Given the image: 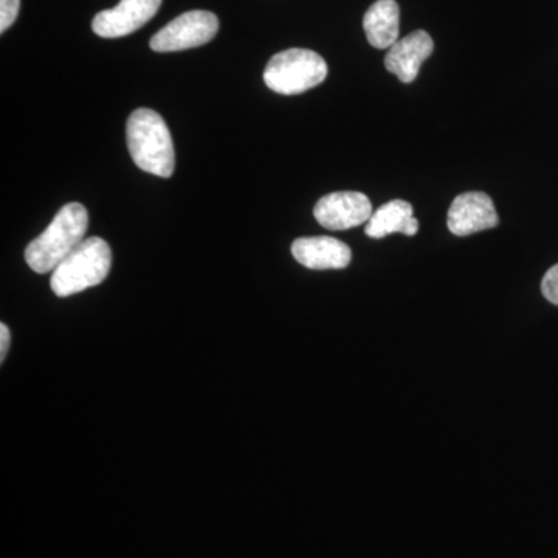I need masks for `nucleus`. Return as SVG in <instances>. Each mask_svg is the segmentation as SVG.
<instances>
[{
    "mask_svg": "<svg viewBox=\"0 0 558 558\" xmlns=\"http://www.w3.org/2000/svg\"><path fill=\"white\" fill-rule=\"evenodd\" d=\"M89 215L84 205H64L51 220L50 226L25 248V260L33 271L39 275L49 274L68 258L81 242L84 241Z\"/></svg>",
    "mask_w": 558,
    "mask_h": 558,
    "instance_id": "1",
    "label": "nucleus"
},
{
    "mask_svg": "<svg viewBox=\"0 0 558 558\" xmlns=\"http://www.w3.org/2000/svg\"><path fill=\"white\" fill-rule=\"evenodd\" d=\"M128 149L140 170L171 178L175 168L174 145L167 123L156 110L137 109L126 126Z\"/></svg>",
    "mask_w": 558,
    "mask_h": 558,
    "instance_id": "2",
    "label": "nucleus"
},
{
    "mask_svg": "<svg viewBox=\"0 0 558 558\" xmlns=\"http://www.w3.org/2000/svg\"><path fill=\"white\" fill-rule=\"evenodd\" d=\"M112 252L101 238H89L62 260L51 274L50 286L60 299L95 288L108 278Z\"/></svg>",
    "mask_w": 558,
    "mask_h": 558,
    "instance_id": "3",
    "label": "nucleus"
},
{
    "mask_svg": "<svg viewBox=\"0 0 558 558\" xmlns=\"http://www.w3.org/2000/svg\"><path fill=\"white\" fill-rule=\"evenodd\" d=\"M328 76V64L315 51L289 49L275 54L264 72V83L281 95H300L319 86Z\"/></svg>",
    "mask_w": 558,
    "mask_h": 558,
    "instance_id": "4",
    "label": "nucleus"
},
{
    "mask_svg": "<svg viewBox=\"0 0 558 558\" xmlns=\"http://www.w3.org/2000/svg\"><path fill=\"white\" fill-rule=\"evenodd\" d=\"M219 32V20L215 13L205 10L180 14L150 39V49L157 53H171L205 46Z\"/></svg>",
    "mask_w": 558,
    "mask_h": 558,
    "instance_id": "5",
    "label": "nucleus"
},
{
    "mask_svg": "<svg viewBox=\"0 0 558 558\" xmlns=\"http://www.w3.org/2000/svg\"><path fill=\"white\" fill-rule=\"evenodd\" d=\"M314 216L325 229L349 230L368 222L373 216V205L365 194L339 191L322 197L315 205Z\"/></svg>",
    "mask_w": 558,
    "mask_h": 558,
    "instance_id": "6",
    "label": "nucleus"
},
{
    "mask_svg": "<svg viewBox=\"0 0 558 558\" xmlns=\"http://www.w3.org/2000/svg\"><path fill=\"white\" fill-rule=\"evenodd\" d=\"M160 5L161 0H121L119 5L100 11L94 17L92 31L100 38H123L148 24Z\"/></svg>",
    "mask_w": 558,
    "mask_h": 558,
    "instance_id": "7",
    "label": "nucleus"
},
{
    "mask_svg": "<svg viewBox=\"0 0 558 558\" xmlns=\"http://www.w3.org/2000/svg\"><path fill=\"white\" fill-rule=\"evenodd\" d=\"M497 209L486 193L470 191L459 194L449 209L447 226L457 236H470L478 231L495 229L498 226Z\"/></svg>",
    "mask_w": 558,
    "mask_h": 558,
    "instance_id": "8",
    "label": "nucleus"
},
{
    "mask_svg": "<svg viewBox=\"0 0 558 558\" xmlns=\"http://www.w3.org/2000/svg\"><path fill=\"white\" fill-rule=\"evenodd\" d=\"M433 49L435 44L427 32L410 33L405 38L399 39L395 46L389 47L385 57V68L388 72L395 73L402 83H413L417 78L421 65L433 53Z\"/></svg>",
    "mask_w": 558,
    "mask_h": 558,
    "instance_id": "9",
    "label": "nucleus"
},
{
    "mask_svg": "<svg viewBox=\"0 0 558 558\" xmlns=\"http://www.w3.org/2000/svg\"><path fill=\"white\" fill-rule=\"evenodd\" d=\"M293 258L311 270H339L351 263L352 253L336 238H300L292 244Z\"/></svg>",
    "mask_w": 558,
    "mask_h": 558,
    "instance_id": "10",
    "label": "nucleus"
},
{
    "mask_svg": "<svg viewBox=\"0 0 558 558\" xmlns=\"http://www.w3.org/2000/svg\"><path fill=\"white\" fill-rule=\"evenodd\" d=\"M365 231L373 240H380L392 233L414 236L418 231V220L414 218L413 207L409 202L391 201L373 213Z\"/></svg>",
    "mask_w": 558,
    "mask_h": 558,
    "instance_id": "11",
    "label": "nucleus"
},
{
    "mask_svg": "<svg viewBox=\"0 0 558 558\" xmlns=\"http://www.w3.org/2000/svg\"><path fill=\"white\" fill-rule=\"evenodd\" d=\"M400 10L396 0H377L363 17V28L371 46L389 49L399 40Z\"/></svg>",
    "mask_w": 558,
    "mask_h": 558,
    "instance_id": "12",
    "label": "nucleus"
},
{
    "mask_svg": "<svg viewBox=\"0 0 558 558\" xmlns=\"http://www.w3.org/2000/svg\"><path fill=\"white\" fill-rule=\"evenodd\" d=\"M21 0H0V33L9 31L20 14Z\"/></svg>",
    "mask_w": 558,
    "mask_h": 558,
    "instance_id": "13",
    "label": "nucleus"
},
{
    "mask_svg": "<svg viewBox=\"0 0 558 558\" xmlns=\"http://www.w3.org/2000/svg\"><path fill=\"white\" fill-rule=\"evenodd\" d=\"M542 292L549 303L558 306V264L548 270L542 281Z\"/></svg>",
    "mask_w": 558,
    "mask_h": 558,
    "instance_id": "14",
    "label": "nucleus"
},
{
    "mask_svg": "<svg viewBox=\"0 0 558 558\" xmlns=\"http://www.w3.org/2000/svg\"><path fill=\"white\" fill-rule=\"evenodd\" d=\"M10 337V329L7 328L5 323H2V325H0V362L2 363L7 354H9Z\"/></svg>",
    "mask_w": 558,
    "mask_h": 558,
    "instance_id": "15",
    "label": "nucleus"
}]
</instances>
